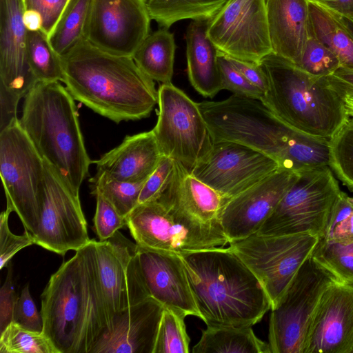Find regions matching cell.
Here are the masks:
<instances>
[{
  "instance_id": "obj_1",
  "label": "cell",
  "mask_w": 353,
  "mask_h": 353,
  "mask_svg": "<svg viewBox=\"0 0 353 353\" xmlns=\"http://www.w3.org/2000/svg\"><path fill=\"white\" fill-rule=\"evenodd\" d=\"M41 298L43 332L58 353H91L112 323L98 277L94 239L52 274Z\"/></svg>"
},
{
  "instance_id": "obj_2",
  "label": "cell",
  "mask_w": 353,
  "mask_h": 353,
  "mask_svg": "<svg viewBox=\"0 0 353 353\" xmlns=\"http://www.w3.org/2000/svg\"><path fill=\"white\" fill-rule=\"evenodd\" d=\"M61 59L63 83L74 99L117 123L148 117L158 104L154 80L132 57L110 54L83 39Z\"/></svg>"
},
{
  "instance_id": "obj_3",
  "label": "cell",
  "mask_w": 353,
  "mask_h": 353,
  "mask_svg": "<svg viewBox=\"0 0 353 353\" xmlns=\"http://www.w3.org/2000/svg\"><path fill=\"white\" fill-rule=\"evenodd\" d=\"M214 141L241 143L296 172L329 165L327 139L290 126L261 101L233 94L219 101L198 103Z\"/></svg>"
},
{
  "instance_id": "obj_4",
  "label": "cell",
  "mask_w": 353,
  "mask_h": 353,
  "mask_svg": "<svg viewBox=\"0 0 353 353\" xmlns=\"http://www.w3.org/2000/svg\"><path fill=\"white\" fill-rule=\"evenodd\" d=\"M179 255L207 325L252 326L271 309L261 283L230 247Z\"/></svg>"
},
{
  "instance_id": "obj_5",
  "label": "cell",
  "mask_w": 353,
  "mask_h": 353,
  "mask_svg": "<svg viewBox=\"0 0 353 353\" xmlns=\"http://www.w3.org/2000/svg\"><path fill=\"white\" fill-rule=\"evenodd\" d=\"M20 124L43 160L77 193L92 163L74 99L59 81H38L24 97Z\"/></svg>"
},
{
  "instance_id": "obj_6",
  "label": "cell",
  "mask_w": 353,
  "mask_h": 353,
  "mask_svg": "<svg viewBox=\"0 0 353 353\" xmlns=\"http://www.w3.org/2000/svg\"><path fill=\"white\" fill-rule=\"evenodd\" d=\"M259 64L268 81L261 101L290 126L330 140L347 121L343 98L328 77L307 73L272 52Z\"/></svg>"
},
{
  "instance_id": "obj_7",
  "label": "cell",
  "mask_w": 353,
  "mask_h": 353,
  "mask_svg": "<svg viewBox=\"0 0 353 353\" xmlns=\"http://www.w3.org/2000/svg\"><path fill=\"white\" fill-rule=\"evenodd\" d=\"M44 174V160L19 119L0 132V175L6 208L17 213L32 236L41 218Z\"/></svg>"
},
{
  "instance_id": "obj_8",
  "label": "cell",
  "mask_w": 353,
  "mask_h": 353,
  "mask_svg": "<svg viewBox=\"0 0 353 353\" xmlns=\"http://www.w3.org/2000/svg\"><path fill=\"white\" fill-rule=\"evenodd\" d=\"M341 192L329 165L301 171L256 233L269 236L310 233L321 238Z\"/></svg>"
},
{
  "instance_id": "obj_9",
  "label": "cell",
  "mask_w": 353,
  "mask_h": 353,
  "mask_svg": "<svg viewBox=\"0 0 353 353\" xmlns=\"http://www.w3.org/2000/svg\"><path fill=\"white\" fill-rule=\"evenodd\" d=\"M158 119L152 131L160 151L191 172L214 143L198 103L168 83L158 89Z\"/></svg>"
},
{
  "instance_id": "obj_10",
  "label": "cell",
  "mask_w": 353,
  "mask_h": 353,
  "mask_svg": "<svg viewBox=\"0 0 353 353\" xmlns=\"http://www.w3.org/2000/svg\"><path fill=\"white\" fill-rule=\"evenodd\" d=\"M319 240V236L310 233L278 236L254 233L230 241L229 247L259 279L272 308L311 256Z\"/></svg>"
},
{
  "instance_id": "obj_11",
  "label": "cell",
  "mask_w": 353,
  "mask_h": 353,
  "mask_svg": "<svg viewBox=\"0 0 353 353\" xmlns=\"http://www.w3.org/2000/svg\"><path fill=\"white\" fill-rule=\"evenodd\" d=\"M334 278L311 256L272 307L268 344L271 353H303L306 336L324 291Z\"/></svg>"
},
{
  "instance_id": "obj_12",
  "label": "cell",
  "mask_w": 353,
  "mask_h": 353,
  "mask_svg": "<svg viewBox=\"0 0 353 353\" xmlns=\"http://www.w3.org/2000/svg\"><path fill=\"white\" fill-rule=\"evenodd\" d=\"M172 218L210 248L229 243L221 223L228 201L175 161L174 172L159 199Z\"/></svg>"
},
{
  "instance_id": "obj_13",
  "label": "cell",
  "mask_w": 353,
  "mask_h": 353,
  "mask_svg": "<svg viewBox=\"0 0 353 353\" xmlns=\"http://www.w3.org/2000/svg\"><path fill=\"white\" fill-rule=\"evenodd\" d=\"M45 174L41 218L34 244L64 256L90 241L79 194L44 160Z\"/></svg>"
},
{
  "instance_id": "obj_14",
  "label": "cell",
  "mask_w": 353,
  "mask_h": 353,
  "mask_svg": "<svg viewBox=\"0 0 353 353\" xmlns=\"http://www.w3.org/2000/svg\"><path fill=\"white\" fill-rule=\"evenodd\" d=\"M207 35L219 52L259 63L272 52L265 0H228L207 22Z\"/></svg>"
},
{
  "instance_id": "obj_15",
  "label": "cell",
  "mask_w": 353,
  "mask_h": 353,
  "mask_svg": "<svg viewBox=\"0 0 353 353\" xmlns=\"http://www.w3.org/2000/svg\"><path fill=\"white\" fill-rule=\"evenodd\" d=\"M271 157L230 141H214L191 173L229 200L279 169Z\"/></svg>"
},
{
  "instance_id": "obj_16",
  "label": "cell",
  "mask_w": 353,
  "mask_h": 353,
  "mask_svg": "<svg viewBox=\"0 0 353 353\" xmlns=\"http://www.w3.org/2000/svg\"><path fill=\"white\" fill-rule=\"evenodd\" d=\"M145 0H92L85 39L106 52L132 57L150 34Z\"/></svg>"
},
{
  "instance_id": "obj_17",
  "label": "cell",
  "mask_w": 353,
  "mask_h": 353,
  "mask_svg": "<svg viewBox=\"0 0 353 353\" xmlns=\"http://www.w3.org/2000/svg\"><path fill=\"white\" fill-rule=\"evenodd\" d=\"M97 274L112 316L150 297L141 271L137 245L117 231L105 241L94 239Z\"/></svg>"
},
{
  "instance_id": "obj_18",
  "label": "cell",
  "mask_w": 353,
  "mask_h": 353,
  "mask_svg": "<svg viewBox=\"0 0 353 353\" xmlns=\"http://www.w3.org/2000/svg\"><path fill=\"white\" fill-rule=\"evenodd\" d=\"M299 173L279 168L229 199L221 213V223L229 243L257 232L297 179Z\"/></svg>"
},
{
  "instance_id": "obj_19",
  "label": "cell",
  "mask_w": 353,
  "mask_h": 353,
  "mask_svg": "<svg viewBox=\"0 0 353 353\" xmlns=\"http://www.w3.org/2000/svg\"><path fill=\"white\" fill-rule=\"evenodd\" d=\"M303 353H353V286L335 281L323 293Z\"/></svg>"
},
{
  "instance_id": "obj_20",
  "label": "cell",
  "mask_w": 353,
  "mask_h": 353,
  "mask_svg": "<svg viewBox=\"0 0 353 353\" xmlns=\"http://www.w3.org/2000/svg\"><path fill=\"white\" fill-rule=\"evenodd\" d=\"M137 254L150 296L164 308L173 310L185 317L201 319L180 255L149 250L138 245Z\"/></svg>"
},
{
  "instance_id": "obj_21",
  "label": "cell",
  "mask_w": 353,
  "mask_h": 353,
  "mask_svg": "<svg viewBox=\"0 0 353 353\" xmlns=\"http://www.w3.org/2000/svg\"><path fill=\"white\" fill-rule=\"evenodd\" d=\"M126 220L140 248L178 254L210 248L179 224L158 200L138 204Z\"/></svg>"
},
{
  "instance_id": "obj_22",
  "label": "cell",
  "mask_w": 353,
  "mask_h": 353,
  "mask_svg": "<svg viewBox=\"0 0 353 353\" xmlns=\"http://www.w3.org/2000/svg\"><path fill=\"white\" fill-rule=\"evenodd\" d=\"M163 309L149 297L116 314L91 353H153Z\"/></svg>"
},
{
  "instance_id": "obj_23",
  "label": "cell",
  "mask_w": 353,
  "mask_h": 353,
  "mask_svg": "<svg viewBox=\"0 0 353 353\" xmlns=\"http://www.w3.org/2000/svg\"><path fill=\"white\" fill-rule=\"evenodd\" d=\"M23 0H0V82L24 98L38 82L27 58Z\"/></svg>"
},
{
  "instance_id": "obj_24",
  "label": "cell",
  "mask_w": 353,
  "mask_h": 353,
  "mask_svg": "<svg viewBox=\"0 0 353 353\" xmlns=\"http://www.w3.org/2000/svg\"><path fill=\"white\" fill-rule=\"evenodd\" d=\"M272 53L296 66L312 35L308 0H265Z\"/></svg>"
},
{
  "instance_id": "obj_25",
  "label": "cell",
  "mask_w": 353,
  "mask_h": 353,
  "mask_svg": "<svg viewBox=\"0 0 353 353\" xmlns=\"http://www.w3.org/2000/svg\"><path fill=\"white\" fill-rule=\"evenodd\" d=\"M163 157L152 130L126 136L117 147L92 161L97 172L123 181H145Z\"/></svg>"
},
{
  "instance_id": "obj_26",
  "label": "cell",
  "mask_w": 353,
  "mask_h": 353,
  "mask_svg": "<svg viewBox=\"0 0 353 353\" xmlns=\"http://www.w3.org/2000/svg\"><path fill=\"white\" fill-rule=\"evenodd\" d=\"M207 22L192 21L185 34L188 75L193 88L205 97L223 90L218 50L207 35Z\"/></svg>"
},
{
  "instance_id": "obj_27",
  "label": "cell",
  "mask_w": 353,
  "mask_h": 353,
  "mask_svg": "<svg viewBox=\"0 0 353 353\" xmlns=\"http://www.w3.org/2000/svg\"><path fill=\"white\" fill-rule=\"evenodd\" d=\"M192 353H271L269 344L259 339L252 326L208 325Z\"/></svg>"
},
{
  "instance_id": "obj_28",
  "label": "cell",
  "mask_w": 353,
  "mask_h": 353,
  "mask_svg": "<svg viewBox=\"0 0 353 353\" xmlns=\"http://www.w3.org/2000/svg\"><path fill=\"white\" fill-rule=\"evenodd\" d=\"M176 46L174 34L168 28L150 33L137 48L132 59L137 66L154 81L171 83Z\"/></svg>"
},
{
  "instance_id": "obj_29",
  "label": "cell",
  "mask_w": 353,
  "mask_h": 353,
  "mask_svg": "<svg viewBox=\"0 0 353 353\" xmlns=\"http://www.w3.org/2000/svg\"><path fill=\"white\" fill-rule=\"evenodd\" d=\"M312 35L332 52L341 66L353 70V38L337 16L309 1Z\"/></svg>"
},
{
  "instance_id": "obj_30",
  "label": "cell",
  "mask_w": 353,
  "mask_h": 353,
  "mask_svg": "<svg viewBox=\"0 0 353 353\" xmlns=\"http://www.w3.org/2000/svg\"><path fill=\"white\" fill-rule=\"evenodd\" d=\"M228 0H145L152 20L168 28L184 20L208 21Z\"/></svg>"
},
{
  "instance_id": "obj_31",
  "label": "cell",
  "mask_w": 353,
  "mask_h": 353,
  "mask_svg": "<svg viewBox=\"0 0 353 353\" xmlns=\"http://www.w3.org/2000/svg\"><path fill=\"white\" fill-rule=\"evenodd\" d=\"M92 0H69L57 23L48 35L49 42L61 57L85 39Z\"/></svg>"
},
{
  "instance_id": "obj_32",
  "label": "cell",
  "mask_w": 353,
  "mask_h": 353,
  "mask_svg": "<svg viewBox=\"0 0 353 353\" xmlns=\"http://www.w3.org/2000/svg\"><path fill=\"white\" fill-rule=\"evenodd\" d=\"M26 51L30 68L37 81L63 82L61 57L42 30H27Z\"/></svg>"
},
{
  "instance_id": "obj_33",
  "label": "cell",
  "mask_w": 353,
  "mask_h": 353,
  "mask_svg": "<svg viewBox=\"0 0 353 353\" xmlns=\"http://www.w3.org/2000/svg\"><path fill=\"white\" fill-rule=\"evenodd\" d=\"M311 258L336 281L353 286V242L341 243L319 238Z\"/></svg>"
},
{
  "instance_id": "obj_34",
  "label": "cell",
  "mask_w": 353,
  "mask_h": 353,
  "mask_svg": "<svg viewBox=\"0 0 353 353\" xmlns=\"http://www.w3.org/2000/svg\"><path fill=\"white\" fill-rule=\"evenodd\" d=\"M145 181H123L113 179L101 172H97L89 180L91 193L94 195H102L124 217H127L137 205Z\"/></svg>"
},
{
  "instance_id": "obj_35",
  "label": "cell",
  "mask_w": 353,
  "mask_h": 353,
  "mask_svg": "<svg viewBox=\"0 0 353 353\" xmlns=\"http://www.w3.org/2000/svg\"><path fill=\"white\" fill-rule=\"evenodd\" d=\"M330 168L353 191V121L349 118L329 141Z\"/></svg>"
},
{
  "instance_id": "obj_36",
  "label": "cell",
  "mask_w": 353,
  "mask_h": 353,
  "mask_svg": "<svg viewBox=\"0 0 353 353\" xmlns=\"http://www.w3.org/2000/svg\"><path fill=\"white\" fill-rule=\"evenodd\" d=\"M185 316L164 308L160 321L153 353H189L190 337L186 332Z\"/></svg>"
},
{
  "instance_id": "obj_37",
  "label": "cell",
  "mask_w": 353,
  "mask_h": 353,
  "mask_svg": "<svg viewBox=\"0 0 353 353\" xmlns=\"http://www.w3.org/2000/svg\"><path fill=\"white\" fill-rule=\"evenodd\" d=\"M0 334L1 353H58L43 332L28 330L13 321Z\"/></svg>"
},
{
  "instance_id": "obj_38",
  "label": "cell",
  "mask_w": 353,
  "mask_h": 353,
  "mask_svg": "<svg viewBox=\"0 0 353 353\" xmlns=\"http://www.w3.org/2000/svg\"><path fill=\"white\" fill-rule=\"evenodd\" d=\"M321 238L341 243L353 242V197L341 192Z\"/></svg>"
},
{
  "instance_id": "obj_39",
  "label": "cell",
  "mask_w": 353,
  "mask_h": 353,
  "mask_svg": "<svg viewBox=\"0 0 353 353\" xmlns=\"http://www.w3.org/2000/svg\"><path fill=\"white\" fill-rule=\"evenodd\" d=\"M297 67L314 76L328 77L341 67V63L338 57L312 34Z\"/></svg>"
},
{
  "instance_id": "obj_40",
  "label": "cell",
  "mask_w": 353,
  "mask_h": 353,
  "mask_svg": "<svg viewBox=\"0 0 353 353\" xmlns=\"http://www.w3.org/2000/svg\"><path fill=\"white\" fill-rule=\"evenodd\" d=\"M219 52V51H218ZM218 61L221 74L223 89L234 94L261 101L264 94L251 83L230 61L228 57L219 52Z\"/></svg>"
},
{
  "instance_id": "obj_41",
  "label": "cell",
  "mask_w": 353,
  "mask_h": 353,
  "mask_svg": "<svg viewBox=\"0 0 353 353\" xmlns=\"http://www.w3.org/2000/svg\"><path fill=\"white\" fill-rule=\"evenodd\" d=\"M174 170L175 161L163 156L156 169L145 180L139 194L138 204L159 199L172 181Z\"/></svg>"
},
{
  "instance_id": "obj_42",
  "label": "cell",
  "mask_w": 353,
  "mask_h": 353,
  "mask_svg": "<svg viewBox=\"0 0 353 353\" xmlns=\"http://www.w3.org/2000/svg\"><path fill=\"white\" fill-rule=\"evenodd\" d=\"M95 196L97 206L93 219L94 230L99 241H105L126 225L127 220L102 195L96 194Z\"/></svg>"
},
{
  "instance_id": "obj_43",
  "label": "cell",
  "mask_w": 353,
  "mask_h": 353,
  "mask_svg": "<svg viewBox=\"0 0 353 353\" xmlns=\"http://www.w3.org/2000/svg\"><path fill=\"white\" fill-rule=\"evenodd\" d=\"M11 210L6 208L0 216V268L7 266L8 262L19 250L34 244L32 235L25 230L21 235L13 234L8 225Z\"/></svg>"
},
{
  "instance_id": "obj_44",
  "label": "cell",
  "mask_w": 353,
  "mask_h": 353,
  "mask_svg": "<svg viewBox=\"0 0 353 353\" xmlns=\"http://www.w3.org/2000/svg\"><path fill=\"white\" fill-rule=\"evenodd\" d=\"M13 322L28 330L43 332V319L41 312L37 310L36 305L30 295L29 284L23 288L21 295L17 301Z\"/></svg>"
},
{
  "instance_id": "obj_45",
  "label": "cell",
  "mask_w": 353,
  "mask_h": 353,
  "mask_svg": "<svg viewBox=\"0 0 353 353\" xmlns=\"http://www.w3.org/2000/svg\"><path fill=\"white\" fill-rule=\"evenodd\" d=\"M69 0H23L25 10L38 12L42 19L41 30L48 37L57 23Z\"/></svg>"
},
{
  "instance_id": "obj_46",
  "label": "cell",
  "mask_w": 353,
  "mask_h": 353,
  "mask_svg": "<svg viewBox=\"0 0 353 353\" xmlns=\"http://www.w3.org/2000/svg\"><path fill=\"white\" fill-rule=\"evenodd\" d=\"M12 267L9 264L7 277L0 290V333L13 321L18 297L12 283Z\"/></svg>"
},
{
  "instance_id": "obj_47",
  "label": "cell",
  "mask_w": 353,
  "mask_h": 353,
  "mask_svg": "<svg viewBox=\"0 0 353 353\" xmlns=\"http://www.w3.org/2000/svg\"><path fill=\"white\" fill-rule=\"evenodd\" d=\"M21 98L0 82V132L19 119L17 105Z\"/></svg>"
},
{
  "instance_id": "obj_48",
  "label": "cell",
  "mask_w": 353,
  "mask_h": 353,
  "mask_svg": "<svg viewBox=\"0 0 353 353\" xmlns=\"http://www.w3.org/2000/svg\"><path fill=\"white\" fill-rule=\"evenodd\" d=\"M227 56V55H226ZM232 65L254 85L265 94L268 88L266 74L259 63L227 56Z\"/></svg>"
},
{
  "instance_id": "obj_49",
  "label": "cell",
  "mask_w": 353,
  "mask_h": 353,
  "mask_svg": "<svg viewBox=\"0 0 353 353\" xmlns=\"http://www.w3.org/2000/svg\"><path fill=\"white\" fill-rule=\"evenodd\" d=\"M329 11L347 18H353V0H308Z\"/></svg>"
},
{
  "instance_id": "obj_50",
  "label": "cell",
  "mask_w": 353,
  "mask_h": 353,
  "mask_svg": "<svg viewBox=\"0 0 353 353\" xmlns=\"http://www.w3.org/2000/svg\"><path fill=\"white\" fill-rule=\"evenodd\" d=\"M23 23L29 31L41 30L42 19L40 14L34 10H25L23 14Z\"/></svg>"
},
{
  "instance_id": "obj_51",
  "label": "cell",
  "mask_w": 353,
  "mask_h": 353,
  "mask_svg": "<svg viewBox=\"0 0 353 353\" xmlns=\"http://www.w3.org/2000/svg\"><path fill=\"white\" fill-rule=\"evenodd\" d=\"M331 76L339 81L353 87V70L341 66Z\"/></svg>"
},
{
  "instance_id": "obj_52",
  "label": "cell",
  "mask_w": 353,
  "mask_h": 353,
  "mask_svg": "<svg viewBox=\"0 0 353 353\" xmlns=\"http://www.w3.org/2000/svg\"><path fill=\"white\" fill-rule=\"evenodd\" d=\"M336 15L339 19V20L341 21V23L344 25V26L346 28V29L348 30V32H350V34H351V36L353 38V18L351 19V18L341 17V16H339L337 14H336Z\"/></svg>"
}]
</instances>
